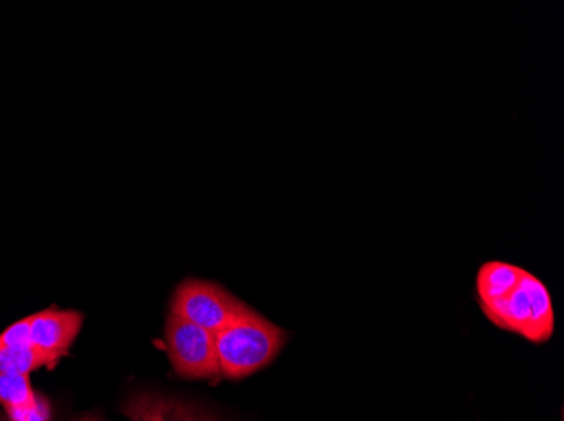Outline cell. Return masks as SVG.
Wrapping results in <instances>:
<instances>
[{"instance_id": "6da1fadb", "label": "cell", "mask_w": 564, "mask_h": 421, "mask_svg": "<svg viewBox=\"0 0 564 421\" xmlns=\"http://www.w3.org/2000/svg\"><path fill=\"white\" fill-rule=\"evenodd\" d=\"M218 367L227 379H242L268 367L286 346L288 332L249 309L215 334Z\"/></svg>"}, {"instance_id": "7a4b0ae2", "label": "cell", "mask_w": 564, "mask_h": 421, "mask_svg": "<svg viewBox=\"0 0 564 421\" xmlns=\"http://www.w3.org/2000/svg\"><path fill=\"white\" fill-rule=\"evenodd\" d=\"M481 310L494 325L514 332L532 344H544L553 337L556 325L553 299L546 285L529 272L522 275L514 292Z\"/></svg>"}, {"instance_id": "3957f363", "label": "cell", "mask_w": 564, "mask_h": 421, "mask_svg": "<svg viewBox=\"0 0 564 421\" xmlns=\"http://www.w3.org/2000/svg\"><path fill=\"white\" fill-rule=\"evenodd\" d=\"M249 309L221 285L207 280L183 281L171 300V313L214 334Z\"/></svg>"}, {"instance_id": "277c9868", "label": "cell", "mask_w": 564, "mask_h": 421, "mask_svg": "<svg viewBox=\"0 0 564 421\" xmlns=\"http://www.w3.org/2000/svg\"><path fill=\"white\" fill-rule=\"evenodd\" d=\"M166 347L171 366L182 378L214 379L220 376L214 332L170 313Z\"/></svg>"}, {"instance_id": "5b68a950", "label": "cell", "mask_w": 564, "mask_h": 421, "mask_svg": "<svg viewBox=\"0 0 564 421\" xmlns=\"http://www.w3.org/2000/svg\"><path fill=\"white\" fill-rule=\"evenodd\" d=\"M28 324L31 346L62 359L80 334L84 313L76 310L47 309L30 315Z\"/></svg>"}, {"instance_id": "8992f818", "label": "cell", "mask_w": 564, "mask_h": 421, "mask_svg": "<svg viewBox=\"0 0 564 421\" xmlns=\"http://www.w3.org/2000/svg\"><path fill=\"white\" fill-rule=\"evenodd\" d=\"M0 405L11 421H47L50 418V407L36 397L30 376L0 373Z\"/></svg>"}, {"instance_id": "52a82bcc", "label": "cell", "mask_w": 564, "mask_h": 421, "mask_svg": "<svg viewBox=\"0 0 564 421\" xmlns=\"http://www.w3.org/2000/svg\"><path fill=\"white\" fill-rule=\"evenodd\" d=\"M122 411L131 421H210L182 401L158 395H135Z\"/></svg>"}, {"instance_id": "ba28073f", "label": "cell", "mask_w": 564, "mask_h": 421, "mask_svg": "<svg viewBox=\"0 0 564 421\" xmlns=\"http://www.w3.org/2000/svg\"><path fill=\"white\" fill-rule=\"evenodd\" d=\"M525 270L507 262H487L477 274L480 307L492 306L514 292Z\"/></svg>"}, {"instance_id": "9c48e42d", "label": "cell", "mask_w": 564, "mask_h": 421, "mask_svg": "<svg viewBox=\"0 0 564 421\" xmlns=\"http://www.w3.org/2000/svg\"><path fill=\"white\" fill-rule=\"evenodd\" d=\"M59 357L31 346H4L0 344V373L30 376L41 367H55Z\"/></svg>"}, {"instance_id": "30bf717a", "label": "cell", "mask_w": 564, "mask_h": 421, "mask_svg": "<svg viewBox=\"0 0 564 421\" xmlns=\"http://www.w3.org/2000/svg\"><path fill=\"white\" fill-rule=\"evenodd\" d=\"M0 344L4 346H28L30 342V324L28 318L12 324L0 334Z\"/></svg>"}, {"instance_id": "8fae6325", "label": "cell", "mask_w": 564, "mask_h": 421, "mask_svg": "<svg viewBox=\"0 0 564 421\" xmlns=\"http://www.w3.org/2000/svg\"><path fill=\"white\" fill-rule=\"evenodd\" d=\"M78 421H100V420H95V418H82V420H78Z\"/></svg>"}, {"instance_id": "7c38bea8", "label": "cell", "mask_w": 564, "mask_h": 421, "mask_svg": "<svg viewBox=\"0 0 564 421\" xmlns=\"http://www.w3.org/2000/svg\"><path fill=\"white\" fill-rule=\"evenodd\" d=\"M0 421H6V420H2V418H0Z\"/></svg>"}]
</instances>
